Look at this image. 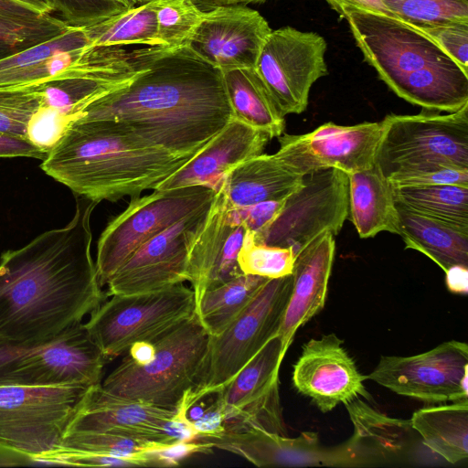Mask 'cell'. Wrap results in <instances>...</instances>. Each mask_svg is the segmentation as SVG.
I'll return each instance as SVG.
<instances>
[{"label":"cell","instance_id":"6da1fadb","mask_svg":"<svg viewBox=\"0 0 468 468\" xmlns=\"http://www.w3.org/2000/svg\"><path fill=\"white\" fill-rule=\"evenodd\" d=\"M74 196L75 214L65 227L1 255V340L50 341L81 323L107 297L90 251V218L99 203Z\"/></svg>","mask_w":468,"mask_h":468},{"label":"cell","instance_id":"7a4b0ae2","mask_svg":"<svg viewBox=\"0 0 468 468\" xmlns=\"http://www.w3.org/2000/svg\"><path fill=\"white\" fill-rule=\"evenodd\" d=\"M222 71L187 46L139 48L136 69L79 119H111L178 155H193L231 119Z\"/></svg>","mask_w":468,"mask_h":468},{"label":"cell","instance_id":"3957f363","mask_svg":"<svg viewBox=\"0 0 468 468\" xmlns=\"http://www.w3.org/2000/svg\"><path fill=\"white\" fill-rule=\"evenodd\" d=\"M193 155L175 154L111 119H78L40 167L74 195L116 202L154 190Z\"/></svg>","mask_w":468,"mask_h":468},{"label":"cell","instance_id":"277c9868","mask_svg":"<svg viewBox=\"0 0 468 468\" xmlns=\"http://www.w3.org/2000/svg\"><path fill=\"white\" fill-rule=\"evenodd\" d=\"M152 342L154 352L147 362L125 356L101 386L120 398L176 410L200 378L209 335L195 314Z\"/></svg>","mask_w":468,"mask_h":468},{"label":"cell","instance_id":"5b68a950","mask_svg":"<svg viewBox=\"0 0 468 468\" xmlns=\"http://www.w3.org/2000/svg\"><path fill=\"white\" fill-rule=\"evenodd\" d=\"M292 275L269 279L247 307L218 335L209 336L204 369L180 405L188 408L220 390L277 335L289 302Z\"/></svg>","mask_w":468,"mask_h":468},{"label":"cell","instance_id":"8992f818","mask_svg":"<svg viewBox=\"0 0 468 468\" xmlns=\"http://www.w3.org/2000/svg\"><path fill=\"white\" fill-rule=\"evenodd\" d=\"M196 314L195 294L179 283L166 289L112 295L90 314L84 325L107 360L137 343L152 341Z\"/></svg>","mask_w":468,"mask_h":468},{"label":"cell","instance_id":"52a82bcc","mask_svg":"<svg viewBox=\"0 0 468 468\" xmlns=\"http://www.w3.org/2000/svg\"><path fill=\"white\" fill-rule=\"evenodd\" d=\"M107 361L82 322L42 344L0 339V386L92 387L101 382Z\"/></svg>","mask_w":468,"mask_h":468},{"label":"cell","instance_id":"ba28073f","mask_svg":"<svg viewBox=\"0 0 468 468\" xmlns=\"http://www.w3.org/2000/svg\"><path fill=\"white\" fill-rule=\"evenodd\" d=\"M382 123L375 163L386 177L428 165L468 169V104L445 114H388Z\"/></svg>","mask_w":468,"mask_h":468},{"label":"cell","instance_id":"9c48e42d","mask_svg":"<svg viewBox=\"0 0 468 468\" xmlns=\"http://www.w3.org/2000/svg\"><path fill=\"white\" fill-rule=\"evenodd\" d=\"M90 387L0 386V445L31 457L58 447Z\"/></svg>","mask_w":468,"mask_h":468},{"label":"cell","instance_id":"30bf717a","mask_svg":"<svg viewBox=\"0 0 468 468\" xmlns=\"http://www.w3.org/2000/svg\"><path fill=\"white\" fill-rule=\"evenodd\" d=\"M216 192L206 186L154 190L131 198L113 218L97 242L96 270L101 286L144 242L186 216L210 205Z\"/></svg>","mask_w":468,"mask_h":468},{"label":"cell","instance_id":"8fae6325","mask_svg":"<svg viewBox=\"0 0 468 468\" xmlns=\"http://www.w3.org/2000/svg\"><path fill=\"white\" fill-rule=\"evenodd\" d=\"M348 217V176L337 168L302 177L273 220L253 235L257 243L292 248L295 256L323 233L337 235Z\"/></svg>","mask_w":468,"mask_h":468},{"label":"cell","instance_id":"7c38bea8","mask_svg":"<svg viewBox=\"0 0 468 468\" xmlns=\"http://www.w3.org/2000/svg\"><path fill=\"white\" fill-rule=\"evenodd\" d=\"M344 17L365 60L390 90L429 70L458 66L428 37L397 18L362 10H348Z\"/></svg>","mask_w":468,"mask_h":468},{"label":"cell","instance_id":"4fadbf2b","mask_svg":"<svg viewBox=\"0 0 468 468\" xmlns=\"http://www.w3.org/2000/svg\"><path fill=\"white\" fill-rule=\"evenodd\" d=\"M324 37L292 27L271 30L258 57L255 70L285 116L302 113L313 84L327 75Z\"/></svg>","mask_w":468,"mask_h":468},{"label":"cell","instance_id":"5bb4252c","mask_svg":"<svg viewBox=\"0 0 468 468\" xmlns=\"http://www.w3.org/2000/svg\"><path fill=\"white\" fill-rule=\"evenodd\" d=\"M286 351L278 335L215 392L225 431L250 428L288 435L279 390V371Z\"/></svg>","mask_w":468,"mask_h":468},{"label":"cell","instance_id":"9a60e30c","mask_svg":"<svg viewBox=\"0 0 468 468\" xmlns=\"http://www.w3.org/2000/svg\"><path fill=\"white\" fill-rule=\"evenodd\" d=\"M467 368V344L451 340L414 356H382L367 378L400 396L454 402L468 399Z\"/></svg>","mask_w":468,"mask_h":468},{"label":"cell","instance_id":"2e32d148","mask_svg":"<svg viewBox=\"0 0 468 468\" xmlns=\"http://www.w3.org/2000/svg\"><path fill=\"white\" fill-rule=\"evenodd\" d=\"M382 133V121L355 125L330 122L307 133H282L278 137L280 148L274 155L300 176L331 167L351 174L375 164Z\"/></svg>","mask_w":468,"mask_h":468},{"label":"cell","instance_id":"e0dca14e","mask_svg":"<svg viewBox=\"0 0 468 468\" xmlns=\"http://www.w3.org/2000/svg\"><path fill=\"white\" fill-rule=\"evenodd\" d=\"M211 204L139 247L107 282V296L150 292L186 282L189 250Z\"/></svg>","mask_w":468,"mask_h":468},{"label":"cell","instance_id":"ac0fdd59","mask_svg":"<svg viewBox=\"0 0 468 468\" xmlns=\"http://www.w3.org/2000/svg\"><path fill=\"white\" fill-rule=\"evenodd\" d=\"M271 30L258 11L242 5H222L204 11L186 46L222 72L255 68Z\"/></svg>","mask_w":468,"mask_h":468},{"label":"cell","instance_id":"d6986e66","mask_svg":"<svg viewBox=\"0 0 468 468\" xmlns=\"http://www.w3.org/2000/svg\"><path fill=\"white\" fill-rule=\"evenodd\" d=\"M354 359L335 334L324 335L304 343L293 366L292 384L324 413L339 404L370 399Z\"/></svg>","mask_w":468,"mask_h":468},{"label":"cell","instance_id":"ffe728a7","mask_svg":"<svg viewBox=\"0 0 468 468\" xmlns=\"http://www.w3.org/2000/svg\"><path fill=\"white\" fill-rule=\"evenodd\" d=\"M193 441L210 451L218 449L234 453L259 467H349L344 443L324 447L314 431H303L291 438L250 428L223 431L214 436H198Z\"/></svg>","mask_w":468,"mask_h":468},{"label":"cell","instance_id":"44dd1931","mask_svg":"<svg viewBox=\"0 0 468 468\" xmlns=\"http://www.w3.org/2000/svg\"><path fill=\"white\" fill-rule=\"evenodd\" d=\"M246 231L225 194L218 189L188 253L187 282L196 303L207 291L242 274L238 254Z\"/></svg>","mask_w":468,"mask_h":468},{"label":"cell","instance_id":"7402d4cb","mask_svg":"<svg viewBox=\"0 0 468 468\" xmlns=\"http://www.w3.org/2000/svg\"><path fill=\"white\" fill-rule=\"evenodd\" d=\"M101 383L88 389L67 431H110L166 444L182 442L173 425L176 410L114 396Z\"/></svg>","mask_w":468,"mask_h":468},{"label":"cell","instance_id":"603a6c76","mask_svg":"<svg viewBox=\"0 0 468 468\" xmlns=\"http://www.w3.org/2000/svg\"><path fill=\"white\" fill-rule=\"evenodd\" d=\"M96 70L84 27L0 59V90L48 82L64 76H88Z\"/></svg>","mask_w":468,"mask_h":468},{"label":"cell","instance_id":"cb8c5ba5","mask_svg":"<svg viewBox=\"0 0 468 468\" xmlns=\"http://www.w3.org/2000/svg\"><path fill=\"white\" fill-rule=\"evenodd\" d=\"M270 135L232 118L181 167L154 190L206 186L217 192L225 176L239 164L261 154Z\"/></svg>","mask_w":468,"mask_h":468},{"label":"cell","instance_id":"d4e9b609","mask_svg":"<svg viewBox=\"0 0 468 468\" xmlns=\"http://www.w3.org/2000/svg\"><path fill=\"white\" fill-rule=\"evenodd\" d=\"M335 251V236L326 231L295 256L291 295L276 335L286 352L296 331L324 307Z\"/></svg>","mask_w":468,"mask_h":468},{"label":"cell","instance_id":"484cf974","mask_svg":"<svg viewBox=\"0 0 468 468\" xmlns=\"http://www.w3.org/2000/svg\"><path fill=\"white\" fill-rule=\"evenodd\" d=\"M354 426L345 441L354 467L372 466L404 454L413 436L410 420L390 418L361 398L345 405Z\"/></svg>","mask_w":468,"mask_h":468},{"label":"cell","instance_id":"4316f807","mask_svg":"<svg viewBox=\"0 0 468 468\" xmlns=\"http://www.w3.org/2000/svg\"><path fill=\"white\" fill-rule=\"evenodd\" d=\"M303 176L287 169L273 154H261L232 168L219 189L233 207L282 200L302 184Z\"/></svg>","mask_w":468,"mask_h":468},{"label":"cell","instance_id":"83f0119b","mask_svg":"<svg viewBox=\"0 0 468 468\" xmlns=\"http://www.w3.org/2000/svg\"><path fill=\"white\" fill-rule=\"evenodd\" d=\"M399 235L406 249L421 252L444 272L452 266L468 267V228L415 212L395 201Z\"/></svg>","mask_w":468,"mask_h":468},{"label":"cell","instance_id":"f1b7e54d","mask_svg":"<svg viewBox=\"0 0 468 468\" xmlns=\"http://www.w3.org/2000/svg\"><path fill=\"white\" fill-rule=\"evenodd\" d=\"M348 217L359 237L367 239L382 231L399 234V218L388 179L375 163L347 174Z\"/></svg>","mask_w":468,"mask_h":468},{"label":"cell","instance_id":"f546056e","mask_svg":"<svg viewBox=\"0 0 468 468\" xmlns=\"http://www.w3.org/2000/svg\"><path fill=\"white\" fill-rule=\"evenodd\" d=\"M410 422L422 443L447 463L468 458V399L421 408Z\"/></svg>","mask_w":468,"mask_h":468},{"label":"cell","instance_id":"4dcf8cb0","mask_svg":"<svg viewBox=\"0 0 468 468\" xmlns=\"http://www.w3.org/2000/svg\"><path fill=\"white\" fill-rule=\"evenodd\" d=\"M222 73L233 118L267 133L271 139L281 136L285 128L284 115L255 68Z\"/></svg>","mask_w":468,"mask_h":468},{"label":"cell","instance_id":"1f68e13d","mask_svg":"<svg viewBox=\"0 0 468 468\" xmlns=\"http://www.w3.org/2000/svg\"><path fill=\"white\" fill-rule=\"evenodd\" d=\"M69 27L18 1L0 0V59L60 36Z\"/></svg>","mask_w":468,"mask_h":468},{"label":"cell","instance_id":"d6a6232c","mask_svg":"<svg viewBox=\"0 0 468 468\" xmlns=\"http://www.w3.org/2000/svg\"><path fill=\"white\" fill-rule=\"evenodd\" d=\"M84 28L91 47L144 45L165 48L158 37L156 0L128 8Z\"/></svg>","mask_w":468,"mask_h":468},{"label":"cell","instance_id":"836d02e7","mask_svg":"<svg viewBox=\"0 0 468 468\" xmlns=\"http://www.w3.org/2000/svg\"><path fill=\"white\" fill-rule=\"evenodd\" d=\"M268 278L240 274L207 291L196 314L209 336L220 334L252 301Z\"/></svg>","mask_w":468,"mask_h":468},{"label":"cell","instance_id":"e575fe53","mask_svg":"<svg viewBox=\"0 0 468 468\" xmlns=\"http://www.w3.org/2000/svg\"><path fill=\"white\" fill-rule=\"evenodd\" d=\"M396 202L421 215L468 228V186H392Z\"/></svg>","mask_w":468,"mask_h":468},{"label":"cell","instance_id":"d590c367","mask_svg":"<svg viewBox=\"0 0 468 468\" xmlns=\"http://www.w3.org/2000/svg\"><path fill=\"white\" fill-rule=\"evenodd\" d=\"M59 445L95 454L141 460L146 466H165L159 451L174 444L110 431L69 430Z\"/></svg>","mask_w":468,"mask_h":468},{"label":"cell","instance_id":"8d00e7d4","mask_svg":"<svg viewBox=\"0 0 468 468\" xmlns=\"http://www.w3.org/2000/svg\"><path fill=\"white\" fill-rule=\"evenodd\" d=\"M294 261L295 253L292 248L257 243L249 230L238 254V264L242 273L268 279L291 275Z\"/></svg>","mask_w":468,"mask_h":468},{"label":"cell","instance_id":"74e56055","mask_svg":"<svg viewBox=\"0 0 468 468\" xmlns=\"http://www.w3.org/2000/svg\"><path fill=\"white\" fill-rule=\"evenodd\" d=\"M381 1L399 20L408 25L468 23V0Z\"/></svg>","mask_w":468,"mask_h":468},{"label":"cell","instance_id":"f35d334b","mask_svg":"<svg viewBox=\"0 0 468 468\" xmlns=\"http://www.w3.org/2000/svg\"><path fill=\"white\" fill-rule=\"evenodd\" d=\"M203 13L191 0H156L158 37L164 47L186 46Z\"/></svg>","mask_w":468,"mask_h":468},{"label":"cell","instance_id":"ab89813d","mask_svg":"<svg viewBox=\"0 0 468 468\" xmlns=\"http://www.w3.org/2000/svg\"><path fill=\"white\" fill-rule=\"evenodd\" d=\"M69 26L89 27L128 9L122 0H51Z\"/></svg>","mask_w":468,"mask_h":468},{"label":"cell","instance_id":"60d3db41","mask_svg":"<svg viewBox=\"0 0 468 468\" xmlns=\"http://www.w3.org/2000/svg\"><path fill=\"white\" fill-rule=\"evenodd\" d=\"M409 26L428 37L464 72L468 73L467 22H442Z\"/></svg>","mask_w":468,"mask_h":468},{"label":"cell","instance_id":"b9f144b4","mask_svg":"<svg viewBox=\"0 0 468 468\" xmlns=\"http://www.w3.org/2000/svg\"><path fill=\"white\" fill-rule=\"evenodd\" d=\"M392 186L459 185L468 186V169L428 165L398 170L387 177Z\"/></svg>","mask_w":468,"mask_h":468},{"label":"cell","instance_id":"7bdbcfd3","mask_svg":"<svg viewBox=\"0 0 468 468\" xmlns=\"http://www.w3.org/2000/svg\"><path fill=\"white\" fill-rule=\"evenodd\" d=\"M284 199L261 202L245 207H231L247 230L255 235L273 220L282 209Z\"/></svg>","mask_w":468,"mask_h":468},{"label":"cell","instance_id":"ee69618b","mask_svg":"<svg viewBox=\"0 0 468 468\" xmlns=\"http://www.w3.org/2000/svg\"><path fill=\"white\" fill-rule=\"evenodd\" d=\"M47 154L25 138L0 133V158L29 157L42 161Z\"/></svg>","mask_w":468,"mask_h":468},{"label":"cell","instance_id":"f6af8a7d","mask_svg":"<svg viewBox=\"0 0 468 468\" xmlns=\"http://www.w3.org/2000/svg\"><path fill=\"white\" fill-rule=\"evenodd\" d=\"M198 436H214L225 431L220 411L215 403V394L212 403L207 408L204 414L192 423Z\"/></svg>","mask_w":468,"mask_h":468},{"label":"cell","instance_id":"bcb514c9","mask_svg":"<svg viewBox=\"0 0 468 468\" xmlns=\"http://www.w3.org/2000/svg\"><path fill=\"white\" fill-rule=\"evenodd\" d=\"M326 2L343 17L348 10H362L397 18L381 0H326Z\"/></svg>","mask_w":468,"mask_h":468},{"label":"cell","instance_id":"7dc6e473","mask_svg":"<svg viewBox=\"0 0 468 468\" xmlns=\"http://www.w3.org/2000/svg\"><path fill=\"white\" fill-rule=\"evenodd\" d=\"M445 283L450 292L466 294L468 292V267L455 265L445 271Z\"/></svg>","mask_w":468,"mask_h":468},{"label":"cell","instance_id":"c3c4849f","mask_svg":"<svg viewBox=\"0 0 468 468\" xmlns=\"http://www.w3.org/2000/svg\"><path fill=\"white\" fill-rule=\"evenodd\" d=\"M192 3L201 11H207L222 5H246L251 3H260L265 0H191Z\"/></svg>","mask_w":468,"mask_h":468},{"label":"cell","instance_id":"681fc988","mask_svg":"<svg viewBox=\"0 0 468 468\" xmlns=\"http://www.w3.org/2000/svg\"><path fill=\"white\" fill-rule=\"evenodd\" d=\"M41 13L52 15L55 12L51 0H16Z\"/></svg>","mask_w":468,"mask_h":468},{"label":"cell","instance_id":"f907efd6","mask_svg":"<svg viewBox=\"0 0 468 468\" xmlns=\"http://www.w3.org/2000/svg\"><path fill=\"white\" fill-rule=\"evenodd\" d=\"M122 1L124 3V5L128 8H131V7L136 6L137 5H142V4L147 3L150 0H122Z\"/></svg>","mask_w":468,"mask_h":468}]
</instances>
